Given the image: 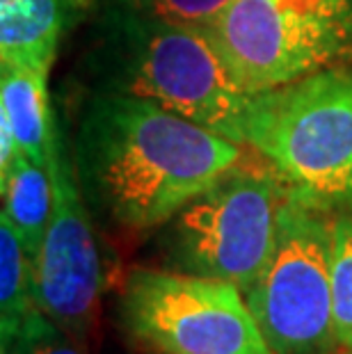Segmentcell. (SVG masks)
<instances>
[{"instance_id": "obj_20", "label": "cell", "mask_w": 352, "mask_h": 354, "mask_svg": "<svg viewBox=\"0 0 352 354\" xmlns=\"http://www.w3.org/2000/svg\"><path fill=\"white\" fill-rule=\"evenodd\" d=\"M82 3H85V0H82Z\"/></svg>"}, {"instance_id": "obj_8", "label": "cell", "mask_w": 352, "mask_h": 354, "mask_svg": "<svg viewBox=\"0 0 352 354\" xmlns=\"http://www.w3.org/2000/svg\"><path fill=\"white\" fill-rule=\"evenodd\" d=\"M53 213L33 259L37 308L69 334L89 341L106 286L103 256L85 194L59 133L53 158Z\"/></svg>"}, {"instance_id": "obj_11", "label": "cell", "mask_w": 352, "mask_h": 354, "mask_svg": "<svg viewBox=\"0 0 352 354\" xmlns=\"http://www.w3.org/2000/svg\"><path fill=\"white\" fill-rule=\"evenodd\" d=\"M53 167H41L26 153L17 151L5 180V190L0 194V208L21 236L30 263L46 233L53 213Z\"/></svg>"}, {"instance_id": "obj_10", "label": "cell", "mask_w": 352, "mask_h": 354, "mask_svg": "<svg viewBox=\"0 0 352 354\" xmlns=\"http://www.w3.org/2000/svg\"><path fill=\"white\" fill-rule=\"evenodd\" d=\"M82 0H0V64H53Z\"/></svg>"}, {"instance_id": "obj_19", "label": "cell", "mask_w": 352, "mask_h": 354, "mask_svg": "<svg viewBox=\"0 0 352 354\" xmlns=\"http://www.w3.org/2000/svg\"><path fill=\"white\" fill-rule=\"evenodd\" d=\"M151 354H160V352H151Z\"/></svg>"}, {"instance_id": "obj_2", "label": "cell", "mask_w": 352, "mask_h": 354, "mask_svg": "<svg viewBox=\"0 0 352 354\" xmlns=\"http://www.w3.org/2000/svg\"><path fill=\"white\" fill-rule=\"evenodd\" d=\"M243 145L288 194L327 215L352 210V59L252 94Z\"/></svg>"}, {"instance_id": "obj_13", "label": "cell", "mask_w": 352, "mask_h": 354, "mask_svg": "<svg viewBox=\"0 0 352 354\" xmlns=\"http://www.w3.org/2000/svg\"><path fill=\"white\" fill-rule=\"evenodd\" d=\"M329 286L336 341L339 348L352 352V210L332 217Z\"/></svg>"}, {"instance_id": "obj_18", "label": "cell", "mask_w": 352, "mask_h": 354, "mask_svg": "<svg viewBox=\"0 0 352 354\" xmlns=\"http://www.w3.org/2000/svg\"><path fill=\"white\" fill-rule=\"evenodd\" d=\"M334 354H352V352H348V350H343V352H334Z\"/></svg>"}, {"instance_id": "obj_12", "label": "cell", "mask_w": 352, "mask_h": 354, "mask_svg": "<svg viewBox=\"0 0 352 354\" xmlns=\"http://www.w3.org/2000/svg\"><path fill=\"white\" fill-rule=\"evenodd\" d=\"M35 308L33 263L21 236L0 208V336L10 341Z\"/></svg>"}, {"instance_id": "obj_3", "label": "cell", "mask_w": 352, "mask_h": 354, "mask_svg": "<svg viewBox=\"0 0 352 354\" xmlns=\"http://www.w3.org/2000/svg\"><path fill=\"white\" fill-rule=\"evenodd\" d=\"M103 32V92L151 101L174 115L243 145L252 94L199 26L112 10Z\"/></svg>"}, {"instance_id": "obj_15", "label": "cell", "mask_w": 352, "mask_h": 354, "mask_svg": "<svg viewBox=\"0 0 352 354\" xmlns=\"http://www.w3.org/2000/svg\"><path fill=\"white\" fill-rule=\"evenodd\" d=\"M112 3L119 12L201 28L222 10H227L234 0H112Z\"/></svg>"}, {"instance_id": "obj_6", "label": "cell", "mask_w": 352, "mask_h": 354, "mask_svg": "<svg viewBox=\"0 0 352 354\" xmlns=\"http://www.w3.org/2000/svg\"><path fill=\"white\" fill-rule=\"evenodd\" d=\"M332 215L288 194L275 250L245 302L272 354H334L329 286Z\"/></svg>"}, {"instance_id": "obj_9", "label": "cell", "mask_w": 352, "mask_h": 354, "mask_svg": "<svg viewBox=\"0 0 352 354\" xmlns=\"http://www.w3.org/2000/svg\"><path fill=\"white\" fill-rule=\"evenodd\" d=\"M50 64H0V99L21 153L53 167L59 128L48 99Z\"/></svg>"}, {"instance_id": "obj_5", "label": "cell", "mask_w": 352, "mask_h": 354, "mask_svg": "<svg viewBox=\"0 0 352 354\" xmlns=\"http://www.w3.org/2000/svg\"><path fill=\"white\" fill-rule=\"evenodd\" d=\"M201 28L247 94L352 59V0H234Z\"/></svg>"}, {"instance_id": "obj_1", "label": "cell", "mask_w": 352, "mask_h": 354, "mask_svg": "<svg viewBox=\"0 0 352 354\" xmlns=\"http://www.w3.org/2000/svg\"><path fill=\"white\" fill-rule=\"evenodd\" d=\"M245 158L241 142L119 92L87 103L73 142L89 210L131 233L163 227Z\"/></svg>"}, {"instance_id": "obj_4", "label": "cell", "mask_w": 352, "mask_h": 354, "mask_svg": "<svg viewBox=\"0 0 352 354\" xmlns=\"http://www.w3.org/2000/svg\"><path fill=\"white\" fill-rule=\"evenodd\" d=\"M286 199L270 165L245 158L163 224L167 270L220 279L245 292L275 250Z\"/></svg>"}, {"instance_id": "obj_7", "label": "cell", "mask_w": 352, "mask_h": 354, "mask_svg": "<svg viewBox=\"0 0 352 354\" xmlns=\"http://www.w3.org/2000/svg\"><path fill=\"white\" fill-rule=\"evenodd\" d=\"M124 329L160 354H272L238 286L136 268L119 302Z\"/></svg>"}, {"instance_id": "obj_16", "label": "cell", "mask_w": 352, "mask_h": 354, "mask_svg": "<svg viewBox=\"0 0 352 354\" xmlns=\"http://www.w3.org/2000/svg\"><path fill=\"white\" fill-rule=\"evenodd\" d=\"M17 151L19 149H17V142H14L10 119H7L3 99H0V194L5 190V180H7V174H10V167H12Z\"/></svg>"}, {"instance_id": "obj_17", "label": "cell", "mask_w": 352, "mask_h": 354, "mask_svg": "<svg viewBox=\"0 0 352 354\" xmlns=\"http://www.w3.org/2000/svg\"><path fill=\"white\" fill-rule=\"evenodd\" d=\"M5 350H7V341L3 336H0V354H5Z\"/></svg>"}, {"instance_id": "obj_14", "label": "cell", "mask_w": 352, "mask_h": 354, "mask_svg": "<svg viewBox=\"0 0 352 354\" xmlns=\"http://www.w3.org/2000/svg\"><path fill=\"white\" fill-rule=\"evenodd\" d=\"M5 354H89V345L35 308L7 341Z\"/></svg>"}]
</instances>
